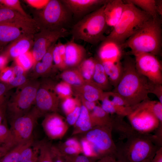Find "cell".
<instances>
[{"mask_svg":"<svg viewBox=\"0 0 162 162\" xmlns=\"http://www.w3.org/2000/svg\"><path fill=\"white\" fill-rule=\"evenodd\" d=\"M122 63L123 74L113 92L120 95L128 106L132 107L149 98L154 83L137 71L134 59L130 56H125Z\"/></svg>","mask_w":162,"mask_h":162,"instance_id":"6da1fadb","label":"cell"},{"mask_svg":"<svg viewBox=\"0 0 162 162\" xmlns=\"http://www.w3.org/2000/svg\"><path fill=\"white\" fill-rule=\"evenodd\" d=\"M161 20L159 17L151 18L122 47H128L133 55L147 53L156 56L161 54L162 48Z\"/></svg>","mask_w":162,"mask_h":162,"instance_id":"7a4b0ae2","label":"cell"},{"mask_svg":"<svg viewBox=\"0 0 162 162\" xmlns=\"http://www.w3.org/2000/svg\"><path fill=\"white\" fill-rule=\"evenodd\" d=\"M126 139L124 142L116 144L115 156L122 162H142L152 159L160 148L154 144L153 135L148 134L135 131Z\"/></svg>","mask_w":162,"mask_h":162,"instance_id":"3957f363","label":"cell"},{"mask_svg":"<svg viewBox=\"0 0 162 162\" xmlns=\"http://www.w3.org/2000/svg\"><path fill=\"white\" fill-rule=\"evenodd\" d=\"M152 17L132 4L125 3L121 18L104 40L122 45Z\"/></svg>","mask_w":162,"mask_h":162,"instance_id":"277c9868","label":"cell"},{"mask_svg":"<svg viewBox=\"0 0 162 162\" xmlns=\"http://www.w3.org/2000/svg\"><path fill=\"white\" fill-rule=\"evenodd\" d=\"M105 3L74 26L73 39H80L92 44L105 39L104 34L107 26L104 12Z\"/></svg>","mask_w":162,"mask_h":162,"instance_id":"5b68a950","label":"cell"},{"mask_svg":"<svg viewBox=\"0 0 162 162\" xmlns=\"http://www.w3.org/2000/svg\"><path fill=\"white\" fill-rule=\"evenodd\" d=\"M40 82L31 79L17 87L10 99L7 102L6 111L10 121L28 112L34 103Z\"/></svg>","mask_w":162,"mask_h":162,"instance_id":"8992f818","label":"cell"},{"mask_svg":"<svg viewBox=\"0 0 162 162\" xmlns=\"http://www.w3.org/2000/svg\"><path fill=\"white\" fill-rule=\"evenodd\" d=\"M110 125H98L84 133L83 138L90 144L94 158L98 160L103 157L115 154L116 144L112 136Z\"/></svg>","mask_w":162,"mask_h":162,"instance_id":"52a82bcc","label":"cell"},{"mask_svg":"<svg viewBox=\"0 0 162 162\" xmlns=\"http://www.w3.org/2000/svg\"><path fill=\"white\" fill-rule=\"evenodd\" d=\"M68 10L61 1L49 0L39 13L38 19H35L40 30H55L63 28V25L67 23L69 18Z\"/></svg>","mask_w":162,"mask_h":162,"instance_id":"ba28073f","label":"cell"},{"mask_svg":"<svg viewBox=\"0 0 162 162\" xmlns=\"http://www.w3.org/2000/svg\"><path fill=\"white\" fill-rule=\"evenodd\" d=\"M41 116L34 106L25 114L10 121L9 129L15 145L32 138L35 125Z\"/></svg>","mask_w":162,"mask_h":162,"instance_id":"9c48e42d","label":"cell"},{"mask_svg":"<svg viewBox=\"0 0 162 162\" xmlns=\"http://www.w3.org/2000/svg\"><path fill=\"white\" fill-rule=\"evenodd\" d=\"M69 34L68 30L64 28L55 30L41 29L34 34L31 51L34 61L33 67L58 39Z\"/></svg>","mask_w":162,"mask_h":162,"instance_id":"30bf717a","label":"cell"},{"mask_svg":"<svg viewBox=\"0 0 162 162\" xmlns=\"http://www.w3.org/2000/svg\"><path fill=\"white\" fill-rule=\"evenodd\" d=\"M134 55L137 71L152 83L162 84V65L156 56L144 52Z\"/></svg>","mask_w":162,"mask_h":162,"instance_id":"8fae6325","label":"cell"},{"mask_svg":"<svg viewBox=\"0 0 162 162\" xmlns=\"http://www.w3.org/2000/svg\"><path fill=\"white\" fill-rule=\"evenodd\" d=\"M131 107V112L127 116L131 125L137 132L148 134L155 130L162 123L149 111L136 105Z\"/></svg>","mask_w":162,"mask_h":162,"instance_id":"7c38bea8","label":"cell"},{"mask_svg":"<svg viewBox=\"0 0 162 162\" xmlns=\"http://www.w3.org/2000/svg\"><path fill=\"white\" fill-rule=\"evenodd\" d=\"M8 23L17 26L26 34L34 35L40 28L34 19L24 16L18 12L0 6V23Z\"/></svg>","mask_w":162,"mask_h":162,"instance_id":"4fadbf2b","label":"cell"},{"mask_svg":"<svg viewBox=\"0 0 162 162\" xmlns=\"http://www.w3.org/2000/svg\"><path fill=\"white\" fill-rule=\"evenodd\" d=\"M56 94L44 82H40L34 104L41 116L55 112L57 110L58 100Z\"/></svg>","mask_w":162,"mask_h":162,"instance_id":"5bb4252c","label":"cell"},{"mask_svg":"<svg viewBox=\"0 0 162 162\" xmlns=\"http://www.w3.org/2000/svg\"><path fill=\"white\" fill-rule=\"evenodd\" d=\"M41 124L46 135L52 140L62 139L68 129L67 122L56 112L46 115Z\"/></svg>","mask_w":162,"mask_h":162,"instance_id":"9a60e30c","label":"cell"},{"mask_svg":"<svg viewBox=\"0 0 162 162\" xmlns=\"http://www.w3.org/2000/svg\"><path fill=\"white\" fill-rule=\"evenodd\" d=\"M34 35L25 34L10 43L3 53L9 59H15L29 51L32 46Z\"/></svg>","mask_w":162,"mask_h":162,"instance_id":"2e32d148","label":"cell"},{"mask_svg":"<svg viewBox=\"0 0 162 162\" xmlns=\"http://www.w3.org/2000/svg\"><path fill=\"white\" fill-rule=\"evenodd\" d=\"M125 4L121 0L107 1L104 12L107 26L113 28L115 26L121 16Z\"/></svg>","mask_w":162,"mask_h":162,"instance_id":"e0dca14e","label":"cell"},{"mask_svg":"<svg viewBox=\"0 0 162 162\" xmlns=\"http://www.w3.org/2000/svg\"><path fill=\"white\" fill-rule=\"evenodd\" d=\"M107 0H63L62 2L68 10L75 15L81 14L97 6H102Z\"/></svg>","mask_w":162,"mask_h":162,"instance_id":"ac0fdd59","label":"cell"},{"mask_svg":"<svg viewBox=\"0 0 162 162\" xmlns=\"http://www.w3.org/2000/svg\"><path fill=\"white\" fill-rule=\"evenodd\" d=\"M64 62L66 66L73 67L79 64L82 60L85 50L82 46L75 43L73 39L65 44Z\"/></svg>","mask_w":162,"mask_h":162,"instance_id":"d6986e66","label":"cell"},{"mask_svg":"<svg viewBox=\"0 0 162 162\" xmlns=\"http://www.w3.org/2000/svg\"><path fill=\"white\" fill-rule=\"evenodd\" d=\"M99 52L101 62L109 61L113 62H121L122 55V48L110 41L104 40Z\"/></svg>","mask_w":162,"mask_h":162,"instance_id":"ffe728a7","label":"cell"},{"mask_svg":"<svg viewBox=\"0 0 162 162\" xmlns=\"http://www.w3.org/2000/svg\"><path fill=\"white\" fill-rule=\"evenodd\" d=\"M26 34H27L17 26L8 23H0L1 46L11 43Z\"/></svg>","mask_w":162,"mask_h":162,"instance_id":"44dd1931","label":"cell"},{"mask_svg":"<svg viewBox=\"0 0 162 162\" xmlns=\"http://www.w3.org/2000/svg\"><path fill=\"white\" fill-rule=\"evenodd\" d=\"M112 86L115 88L120 81L123 73L121 62H113L109 61L101 62Z\"/></svg>","mask_w":162,"mask_h":162,"instance_id":"7402d4cb","label":"cell"},{"mask_svg":"<svg viewBox=\"0 0 162 162\" xmlns=\"http://www.w3.org/2000/svg\"><path fill=\"white\" fill-rule=\"evenodd\" d=\"M74 126L73 135L84 133L94 127L90 112L83 105L81 106L80 115Z\"/></svg>","mask_w":162,"mask_h":162,"instance_id":"603a6c76","label":"cell"},{"mask_svg":"<svg viewBox=\"0 0 162 162\" xmlns=\"http://www.w3.org/2000/svg\"><path fill=\"white\" fill-rule=\"evenodd\" d=\"M55 44L50 47L41 60L37 62L33 68L32 79H37L38 77L44 74L50 70L53 62L52 53Z\"/></svg>","mask_w":162,"mask_h":162,"instance_id":"cb8c5ba5","label":"cell"},{"mask_svg":"<svg viewBox=\"0 0 162 162\" xmlns=\"http://www.w3.org/2000/svg\"><path fill=\"white\" fill-rule=\"evenodd\" d=\"M62 156L82 153L80 142L74 138H69L56 146Z\"/></svg>","mask_w":162,"mask_h":162,"instance_id":"d4e9b609","label":"cell"},{"mask_svg":"<svg viewBox=\"0 0 162 162\" xmlns=\"http://www.w3.org/2000/svg\"><path fill=\"white\" fill-rule=\"evenodd\" d=\"M33 138L29 140L16 145L0 160V162H19L20 155L23 150L33 144Z\"/></svg>","mask_w":162,"mask_h":162,"instance_id":"484cf974","label":"cell"},{"mask_svg":"<svg viewBox=\"0 0 162 162\" xmlns=\"http://www.w3.org/2000/svg\"><path fill=\"white\" fill-rule=\"evenodd\" d=\"M92 111L90 115L94 127L98 125L112 126L113 117H111L101 106L96 105Z\"/></svg>","mask_w":162,"mask_h":162,"instance_id":"4316f807","label":"cell"},{"mask_svg":"<svg viewBox=\"0 0 162 162\" xmlns=\"http://www.w3.org/2000/svg\"><path fill=\"white\" fill-rule=\"evenodd\" d=\"M95 69L92 77L95 84L102 90L108 88L111 85L102 63L100 60H95Z\"/></svg>","mask_w":162,"mask_h":162,"instance_id":"83f0119b","label":"cell"},{"mask_svg":"<svg viewBox=\"0 0 162 162\" xmlns=\"http://www.w3.org/2000/svg\"><path fill=\"white\" fill-rule=\"evenodd\" d=\"M126 3L133 4L141 8L142 10L149 14L153 18L159 17L156 8L155 0H127Z\"/></svg>","mask_w":162,"mask_h":162,"instance_id":"f1b7e54d","label":"cell"},{"mask_svg":"<svg viewBox=\"0 0 162 162\" xmlns=\"http://www.w3.org/2000/svg\"><path fill=\"white\" fill-rule=\"evenodd\" d=\"M136 105L152 112L162 123V104L159 101L152 100L149 98Z\"/></svg>","mask_w":162,"mask_h":162,"instance_id":"f546056e","label":"cell"},{"mask_svg":"<svg viewBox=\"0 0 162 162\" xmlns=\"http://www.w3.org/2000/svg\"><path fill=\"white\" fill-rule=\"evenodd\" d=\"M38 144L39 152L37 162H54L52 144L45 140L40 141Z\"/></svg>","mask_w":162,"mask_h":162,"instance_id":"4dcf8cb0","label":"cell"},{"mask_svg":"<svg viewBox=\"0 0 162 162\" xmlns=\"http://www.w3.org/2000/svg\"><path fill=\"white\" fill-rule=\"evenodd\" d=\"M84 97L85 100L95 102L101 99L104 94L102 90L96 85H86L83 88Z\"/></svg>","mask_w":162,"mask_h":162,"instance_id":"1f68e13d","label":"cell"},{"mask_svg":"<svg viewBox=\"0 0 162 162\" xmlns=\"http://www.w3.org/2000/svg\"><path fill=\"white\" fill-rule=\"evenodd\" d=\"M14 60L15 64L22 67L26 72L33 68L34 65L33 56L30 51L20 55Z\"/></svg>","mask_w":162,"mask_h":162,"instance_id":"d6a6232c","label":"cell"},{"mask_svg":"<svg viewBox=\"0 0 162 162\" xmlns=\"http://www.w3.org/2000/svg\"><path fill=\"white\" fill-rule=\"evenodd\" d=\"M95 66V60L92 58L84 60L81 63L80 68L83 77L87 80L92 78Z\"/></svg>","mask_w":162,"mask_h":162,"instance_id":"836d02e7","label":"cell"},{"mask_svg":"<svg viewBox=\"0 0 162 162\" xmlns=\"http://www.w3.org/2000/svg\"><path fill=\"white\" fill-rule=\"evenodd\" d=\"M76 71L69 70L64 72L62 79L67 83L74 86H80L83 82L82 78Z\"/></svg>","mask_w":162,"mask_h":162,"instance_id":"e575fe53","label":"cell"},{"mask_svg":"<svg viewBox=\"0 0 162 162\" xmlns=\"http://www.w3.org/2000/svg\"><path fill=\"white\" fill-rule=\"evenodd\" d=\"M10 144L15 146L9 129L5 124H0V145Z\"/></svg>","mask_w":162,"mask_h":162,"instance_id":"d590c367","label":"cell"},{"mask_svg":"<svg viewBox=\"0 0 162 162\" xmlns=\"http://www.w3.org/2000/svg\"><path fill=\"white\" fill-rule=\"evenodd\" d=\"M0 6L16 11L26 17H31L23 10L18 0H0Z\"/></svg>","mask_w":162,"mask_h":162,"instance_id":"8d00e7d4","label":"cell"},{"mask_svg":"<svg viewBox=\"0 0 162 162\" xmlns=\"http://www.w3.org/2000/svg\"><path fill=\"white\" fill-rule=\"evenodd\" d=\"M101 100L102 101L101 107L104 111L109 114H116L117 113L118 106L114 104L109 98L104 95V94Z\"/></svg>","mask_w":162,"mask_h":162,"instance_id":"74e56055","label":"cell"},{"mask_svg":"<svg viewBox=\"0 0 162 162\" xmlns=\"http://www.w3.org/2000/svg\"><path fill=\"white\" fill-rule=\"evenodd\" d=\"M65 162H96V158L89 157L83 154L62 156Z\"/></svg>","mask_w":162,"mask_h":162,"instance_id":"f35d334b","label":"cell"},{"mask_svg":"<svg viewBox=\"0 0 162 162\" xmlns=\"http://www.w3.org/2000/svg\"><path fill=\"white\" fill-rule=\"evenodd\" d=\"M26 74L14 76L8 83L6 84L10 89L15 87H18L26 82L29 79L27 78Z\"/></svg>","mask_w":162,"mask_h":162,"instance_id":"ab89813d","label":"cell"},{"mask_svg":"<svg viewBox=\"0 0 162 162\" xmlns=\"http://www.w3.org/2000/svg\"><path fill=\"white\" fill-rule=\"evenodd\" d=\"M104 94L114 104L119 106H128L123 98L117 93L112 91Z\"/></svg>","mask_w":162,"mask_h":162,"instance_id":"60d3db41","label":"cell"},{"mask_svg":"<svg viewBox=\"0 0 162 162\" xmlns=\"http://www.w3.org/2000/svg\"><path fill=\"white\" fill-rule=\"evenodd\" d=\"M78 105L75 100L72 98H66L62 104V109L67 116Z\"/></svg>","mask_w":162,"mask_h":162,"instance_id":"b9f144b4","label":"cell"},{"mask_svg":"<svg viewBox=\"0 0 162 162\" xmlns=\"http://www.w3.org/2000/svg\"><path fill=\"white\" fill-rule=\"evenodd\" d=\"M14 76L12 67H6L0 70V82L7 84Z\"/></svg>","mask_w":162,"mask_h":162,"instance_id":"7bdbcfd3","label":"cell"},{"mask_svg":"<svg viewBox=\"0 0 162 162\" xmlns=\"http://www.w3.org/2000/svg\"><path fill=\"white\" fill-rule=\"evenodd\" d=\"M56 93L62 96H68L70 94L71 90L67 83L62 82L58 84L55 88Z\"/></svg>","mask_w":162,"mask_h":162,"instance_id":"ee69618b","label":"cell"},{"mask_svg":"<svg viewBox=\"0 0 162 162\" xmlns=\"http://www.w3.org/2000/svg\"><path fill=\"white\" fill-rule=\"evenodd\" d=\"M81 106L78 105L71 112L66 116V121L68 125L74 126L80 114Z\"/></svg>","mask_w":162,"mask_h":162,"instance_id":"f6af8a7d","label":"cell"},{"mask_svg":"<svg viewBox=\"0 0 162 162\" xmlns=\"http://www.w3.org/2000/svg\"><path fill=\"white\" fill-rule=\"evenodd\" d=\"M52 55L53 61L57 67L63 68L66 66L64 60L59 53L56 44H55L53 48Z\"/></svg>","mask_w":162,"mask_h":162,"instance_id":"bcb514c9","label":"cell"},{"mask_svg":"<svg viewBox=\"0 0 162 162\" xmlns=\"http://www.w3.org/2000/svg\"><path fill=\"white\" fill-rule=\"evenodd\" d=\"M80 142L83 154L88 157L94 158L92 148L88 142L83 138Z\"/></svg>","mask_w":162,"mask_h":162,"instance_id":"7dc6e473","label":"cell"},{"mask_svg":"<svg viewBox=\"0 0 162 162\" xmlns=\"http://www.w3.org/2000/svg\"><path fill=\"white\" fill-rule=\"evenodd\" d=\"M49 0H26L25 1L30 5L37 9H43Z\"/></svg>","mask_w":162,"mask_h":162,"instance_id":"c3c4849f","label":"cell"},{"mask_svg":"<svg viewBox=\"0 0 162 162\" xmlns=\"http://www.w3.org/2000/svg\"><path fill=\"white\" fill-rule=\"evenodd\" d=\"M151 93L155 95L162 104V84L154 83Z\"/></svg>","mask_w":162,"mask_h":162,"instance_id":"681fc988","label":"cell"},{"mask_svg":"<svg viewBox=\"0 0 162 162\" xmlns=\"http://www.w3.org/2000/svg\"><path fill=\"white\" fill-rule=\"evenodd\" d=\"M51 150L54 162H65L56 146L52 145Z\"/></svg>","mask_w":162,"mask_h":162,"instance_id":"f907efd6","label":"cell"},{"mask_svg":"<svg viewBox=\"0 0 162 162\" xmlns=\"http://www.w3.org/2000/svg\"><path fill=\"white\" fill-rule=\"evenodd\" d=\"M96 162H122L118 160L115 155H109L103 157L98 159Z\"/></svg>","mask_w":162,"mask_h":162,"instance_id":"816d5d0a","label":"cell"},{"mask_svg":"<svg viewBox=\"0 0 162 162\" xmlns=\"http://www.w3.org/2000/svg\"><path fill=\"white\" fill-rule=\"evenodd\" d=\"M14 146L10 144L0 145V160Z\"/></svg>","mask_w":162,"mask_h":162,"instance_id":"f5cc1de1","label":"cell"},{"mask_svg":"<svg viewBox=\"0 0 162 162\" xmlns=\"http://www.w3.org/2000/svg\"><path fill=\"white\" fill-rule=\"evenodd\" d=\"M151 162H162V147L158 150Z\"/></svg>","mask_w":162,"mask_h":162,"instance_id":"db71d44e","label":"cell"},{"mask_svg":"<svg viewBox=\"0 0 162 162\" xmlns=\"http://www.w3.org/2000/svg\"><path fill=\"white\" fill-rule=\"evenodd\" d=\"M10 89L9 88L6 84L0 82V97L5 99L4 96L8 91Z\"/></svg>","mask_w":162,"mask_h":162,"instance_id":"11a10c76","label":"cell"},{"mask_svg":"<svg viewBox=\"0 0 162 162\" xmlns=\"http://www.w3.org/2000/svg\"><path fill=\"white\" fill-rule=\"evenodd\" d=\"M12 67L14 76L26 74V72L24 69L22 67L16 64Z\"/></svg>","mask_w":162,"mask_h":162,"instance_id":"9f6ffc18","label":"cell"},{"mask_svg":"<svg viewBox=\"0 0 162 162\" xmlns=\"http://www.w3.org/2000/svg\"><path fill=\"white\" fill-rule=\"evenodd\" d=\"M8 58L3 53L0 55V70L6 67Z\"/></svg>","mask_w":162,"mask_h":162,"instance_id":"6f0895ef","label":"cell"},{"mask_svg":"<svg viewBox=\"0 0 162 162\" xmlns=\"http://www.w3.org/2000/svg\"><path fill=\"white\" fill-rule=\"evenodd\" d=\"M56 44L58 48L59 53L64 61V56L66 50L65 44H64L60 42H59Z\"/></svg>","mask_w":162,"mask_h":162,"instance_id":"680465c9","label":"cell"},{"mask_svg":"<svg viewBox=\"0 0 162 162\" xmlns=\"http://www.w3.org/2000/svg\"><path fill=\"white\" fill-rule=\"evenodd\" d=\"M6 105L7 103L0 105V124H2V121L6 112Z\"/></svg>","mask_w":162,"mask_h":162,"instance_id":"91938a15","label":"cell"},{"mask_svg":"<svg viewBox=\"0 0 162 162\" xmlns=\"http://www.w3.org/2000/svg\"><path fill=\"white\" fill-rule=\"evenodd\" d=\"M83 105L89 111H92L96 105L95 102L86 100L84 102Z\"/></svg>","mask_w":162,"mask_h":162,"instance_id":"94428289","label":"cell"},{"mask_svg":"<svg viewBox=\"0 0 162 162\" xmlns=\"http://www.w3.org/2000/svg\"><path fill=\"white\" fill-rule=\"evenodd\" d=\"M156 8L158 15H162V1L156 0Z\"/></svg>","mask_w":162,"mask_h":162,"instance_id":"6125c7cd","label":"cell"},{"mask_svg":"<svg viewBox=\"0 0 162 162\" xmlns=\"http://www.w3.org/2000/svg\"><path fill=\"white\" fill-rule=\"evenodd\" d=\"M39 152L37 154L31 159L26 162H37Z\"/></svg>","mask_w":162,"mask_h":162,"instance_id":"be15d7a7","label":"cell"},{"mask_svg":"<svg viewBox=\"0 0 162 162\" xmlns=\"http://www.w3.org/2000/svg\"><path fill=\"white\" fill-rule=\"evenodd\" d=\"M5 99H4L0 97V105L4 104L7 103Z\"/></svg>","mask_w":162,"mask_h":162,"instance_id":"e7e4bbea","label":"cell"},{"mask_svg":"<svg viewBox=\"0 0 162 162\" xmlns=\"http://www.w3.org/2000/svg\"><path fill=\"white\" fill-rule=\"evenodd\" d=\"M152 159H150L144 161L142 162H151V160Z\"/></svg>","mask_w":162,"mask_h":162,"instance_id":"03108f58","label":"cell"},{"mask_svg":"<svg viewBox=\"0 0 162 162\" xmlns=\"http://www.w3.org/2000/svg\"><path fill=\"white\" fill-rule=\"evenodd\" d=\"M1 46L0 45V49Z\"/></svg>","mask_w":162,"mask_h":162,"instance_id":"003e7915","label":"cell"}]
</instances>
